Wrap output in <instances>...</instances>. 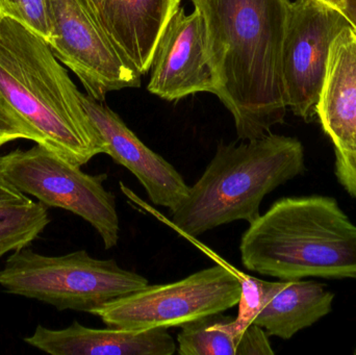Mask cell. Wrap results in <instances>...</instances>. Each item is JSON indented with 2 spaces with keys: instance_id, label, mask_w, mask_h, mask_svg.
Masks as SVG:
<instances>
[{
  "instance_id": "cell-1",
  "label": "cell",
  "mask_w": 356,
  "mask_h": 355,
  "mask_svg": "<svg viewBox=\"0 0 356 355\" xmlns=\"http://www.w3.org/2000/svg\"><path fill=\"white\" fill-rule=\"evenodd\" d=\"M207 29L217 96L243 141L284 122L282 48L290 0H190Z\"/></svg>"
},
{
  "instance_id": "cell-2",
  "label": "cell",
  "mask_w": 356,
  "mask_h": 355,
  "mask_svg": "<svg viewBox=\"0 0 356 355\" xmlns=\"http://www.w3.org/2000/svg\"><path fill=\"white\" fill-rule=\"evenodd\" d=\"M79 94L45 40L1 19L0 104L37 135L39 144L81 167L104 154V144Z\"/></svg>"
},
{
  "instance_id": "cell-3",
  "label": "cell",
  "mask_w": 356,
  "mask_h": 355,
  "mask_svg": "<svg viewBox=\"0 0 356 355\" xmlns=\"http://www.w3.org/2000/svg\"><path fill=\"white\" fill-rule=\"evenodd\" d=\"M247 270L280 281L356 279V225L334 198L277 200L243 233Z\"/></svg>"
},
{
  "instance_id": "cell-4",
  "label": "cell",
  "mask_w": 356,
  "mask_h": 355,
  "mask_svg": "<svg viewBox=\"0 0 356 355\" xmlns=\"http://www.w3.org/2000/svg\"><path fill=\"white\" fill-rule=\"evenodd\" d=\"M305 171V149L296 138L270 133L241 144H219L200 179L171 213V222L191 238L234 221L251 224L261 216L266 195Z\"/></svg>"
},
{
  "instance_id": "cell-5",
  "label": "cell",
  "mask_w": 356,
  "mask_h": 355,
  "mask_svg": "<svg viewBox=\"0 0 356 355\" xmlns=\"http://www.w3.org/2000/svg\"><path fill=\"white\" fill-rule=\"evenodd\" d=\"M148 285L147 279L116 261L97 260L86 250L51 256L25 247L0 269V286L8 294L89 314Z\"/></svg>"
},
{
  "instance_id": "cell-6",
  "label": "cell",
  "mask_w": 356,
  "mask_h": 355,
  "mask_svg": "<svg viewBox=\"0 0 356 355\" xmlns=\"http://www.w3.org/2000/svg\"><path fill=\"white\" fill-rule=\"evenodd\" d=\"M0 173L44 206L69 210L87 221L99 233L106 249L116 247L120 220L115 196L104 185L108 175L87 174L37 143L0 156Z\"/></svg>"
},
{
  "instance_id": "cell-7",
  "label": "cell",
  "mask_w": 356,
  "mask_h": 355,
  "mask_svg": "<svg viewBox=\"0 0 356 355\" xmlns=\"http://www.w3.org/2000/svg\"><path fill=\"white\" fill-rule=\"evenodd\" d=\"M238 271L215 265L166 285L146 286L92 312L104 324L124 331L180 327L238 306Z\"/></svg>"
},
{
  "instance_id": "cell-8",
  "label": "cell",
  "mask_w": 356,
  "mask_h": 355,
  "mask_svg": "<svg viewBox=\"0 0 356 355\" xmlns=\"http://www.w3.org/2000/svg\"><path fill=\"white\" fill-rule=\"evenodd\" d=\"M54 56L81 81L88 95L104 101L110 92L141 85V75L117 53L89 0H47Z\"/></svg>"
},
{
  "instance_id": "cell-9",
  "label": "cell",
  "mask_w": 356,
  "mask_h": 355,
  "mask_svg": "<svg viewBox=\"0 0 356 355\" xmlns=\"http://www.w3.org/2000/svg\"><path fill=\"white\" fill-rule=\"evenodd\" d=\"M349 22L321 0L291 2L282 48L286 106L309 121L316 115L332 42Z\"/></svg>"
},
{
  "instance_id": "cell-10",
  "label": "cell",
  "mask_w": 356,
  "mask_h": 355,
  "mask_svg": "<svg viewBox=\"0 0 356 355\" xmlns=\"http://www.w3.org/2000/svg\"><path fill=\"white\" fill-rule=\"evenodd\" d=\"M148 91L167 101L196 93L217 94L207 52V29L200 12L177 10L167 25L152 64Z\"/></svg>"
},
{
  "instance_id": "cell-11",
  "label": "cell",
  "mask_w": 356,
  "mask_h": 355,
  "mask_svg": "<svg viewBox=\"0 0 356 355\" xmlns=\"http://www.w3.org/2000/svg\"><path fill=\"white\" fill-rule=\"evenodd\" d=\"M79 98L102 135L104 154L137 177L156 206L175 212L190 190L177 169L147 147L104 101H98L81 92Z\"/></svg>"
},
{
  "instance_id": "cell-12",
  "label": "cell",
  "mask_w": 356,
  "mask_h": 355,
  "mask_svg": "<svg viewBox=\"0 0 356 355\" xmlns=\"http://www.w3.org/2000/svg\"><path fill=\"white\" fill-rule=\"evenodd\" d=\"M120 58L140 75L152 69L159 42L180 0H89Z\"/></svg>"
},
{
  "instance_id": "cell-13",
  "label": "cell",
  "mask_w": 356,
  "mask_h": 355,
  "mask_svg": "<svg viewBox=\"0 0 356 355\" xmlns=\"http://www.w3.org/2000/svg\"><path fill=\"white\" fill-rule=\"evenodd\" d=\"M316 114L336 154H356V31L350 25L332 42Z\"/></svg>"
},
{
  "instance_id": "cell-14",
  "label": "cell",
  "mask_w": 356,
  "mask_h": 355,
  "mask_svg": "<svg viewBox=\"0 0 356 355\" xmlns=\"http://www.w3.org/2000/svg\"><path fill=\"white\" fill-rule=\"evenodd\" d=\"M24 342L51 355H172L177 344L165 329L144 331L90 329L74 321L64 329L38 325Z\"/></svg>"
},
{
  "instance_id": "cell-15",
  "label": "cell",
  "mask_w": 356,
  "mask_h": 355,
  "mask_svg": "<svg viewBox=\"0 0 356 355\" xmlns=\"http://www.w3.org/2000/svg\"><path fill=\"white\" fill-rule=\"evenodd\" d=\"M334 295L313 281H263L261 308L253 324L282 340H290L327 316Z\"/></svg>"
},
{
  "instance_id": "cell-16",
  "label": "cell",
  "mask_w": 356,
  "mask_h": 355,
  "mask_svg": "<svg viewBox=\"0 0 356 355\" xmlns=\"http://www.w3.org/2000/svg\"><path fill=\"white\" fill-rule=\"evenodd\" d=\"M180 355H272L269 335L257 324L241 331L223 313L182 325L177 336Z\"/></svg>"
},
{
  "instance_id": "cell-17",
  "label": "cell",
  "mask_w": 356,
  "mask_h": 355,
  "mask_svg": "<svg viewBox=\"0 0 356 355\" xmlns=\"http://www.w3.org/2000/svg\"><path fill=\"white\" fill-rule=\"evenodd\" d=\"M49 222V215L41 202L31 200L21 206L0 208V258L27 247Z\"/></svg>"
},
{
  "instance_id": "cell-18",
  "label": "cell",
  "mask_w": 356,
  "mask_h": 355,
  "mask_svg": "<svg viewBox=\"0 0 356 355\" xmlns=\"http://www.w3.org/2000/svg\"><path fill=\"white\" fill-rule=\"evenodd\" d=\"M0 13L20 23L47 43L51 40L47 0H0Z\"/></svg>"
},
{
  "instance_id": "cell-19",
  "label": "cell",
  "mask_w": 356,
  "mask_h": 355,
  "mask_svg": "<svg viewBox=\"0 0 356 355\" xmlns=\"http://www.w3.org/2000/svg\"><path fill=\"white\" fill-rule=\"evenodd\" d=\"M240 275L241 297L238 300V312L234 321L241 331L248 329L254 322L257 314L261 308L263 299V279L250 276V275Z\"/></svg>"
},
{
  "instance_id": "cell-20",
  "label": "cell",
  "mask_w": 356,
  "mask_h": 355,
  "mask_svg": "<svg viewBox=\"0 0 356 355\" xmlns=\"http://www.w3.org/2000/svg\"><path fill=\"white\" fill-rule=\"evenodd\" d=\"M17 140H29L39 144L37 135L18 117L0 104V148Z\"/></svg>"
},
{
  "instance_id": "cell-21",
  "label": "cell",
  "mask_w": 356,
  "mask_h": 355,
  "mask_svg": "<svg viewBox=\"0 0 356 355\" xmlns=\"http://www.w3.org/2000/svg\"><path fill=\"white\" fill-rule=\"evenodd\" d=\"M336 175L343 188L356 198V154H336Z\"/></svg>"
},
{
  "instance_id": "cell-22",
  "label": "cell",
  "mask_w": 356,
  "mask_h": 355,
  "mask_svg": "<svg viewBox=\"0 0 356 355\" xmlns=\"http://www.w3.org/2000/svg\"><path fill=\"white\" fill-rule=\"evenodd\" d=\"M31 199L25 196L13 185L3 175L0 173V208L3 206H21L31 202Z\"/></svg>"
},
{
  "instance_id": "cell-23",
  "label": "cell",
  "mask_w": 356,
  "mask_h": 355,
  "mask_svg": "<svg viewBox=\"0 0 356 355\" xmlns=\"http://www.w3.org/2000/svg\"><path fill=\"white\" fill-rule=\"evenodd\" d=\"M337 8L344 15L350 26L356 31V0H342Z\"/></svg>"
},
{
  "instance_id": "cell-24",
  "label": "cell",
  "mask_w": 356,
  "mask_h": 355,
  "mask_svg": "<svg viewBox=\"0 0 356 355\" xmlns=\"http://www.w3.org/2000/svg\"><path fill=\"white\" fill-rule=\"evenodd\" d=\"M321 1L325 2V3L330 4V6L337 8L342 0H321Z\"/></svg>"
},
{
  "instance_id": "cell-25",
  "label": "cell",
  "mask_w": 356,
  "mask_h": 355,
  "mask_svg": "<svg viewBox=\"0 0 356 355\" xmlns=\"http://www.w3.org/2000/svg\"><path fill=\"white\" fill-rule=\"evenodd\" d=\"M2 18H3V16H2L1 13H0V21H1Z\"/></svg>"
},
{
  "instance_id": "cell-26",
  "label": "cell",
  "mask_w": 356,
  "mask_h": 355,
  "mask_svg": "<svg viewBox=\"0 0 356 355\" xmlns=\"http://www.w3.org/2000/svg\"><path fill=\"white\" fill-rule=\"evenodd\" d=\"M355 354L356 355V348H355Z\"/></svg>"
}]
</instances>
